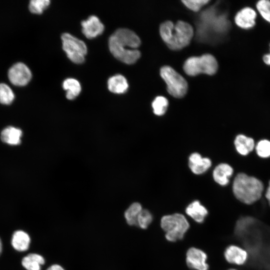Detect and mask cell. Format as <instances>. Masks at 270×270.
I'll use <instances>...</instances> for the list:
<instances>
[{
	"mask_svg": "<svg viewBox=\"0 0 270 270\" xmlns=\"http://www.w3.org/2000/svg\"><path fill=\"white\" fill-rule=\"evenodd\" d=\"M140 44L139 37L126 28L118 29L108 40L111 53L118 60L126 64H132L140 58V53L136 48Z\"/></svg>",
	"mask_w": 270,
	"mask_h": 270,
	"instance_id": "6da1fadb",
	"label": "cell"
},
{
	"mask_svg": "<svg viewBox=\"0 0 270 270\" xmlns=\"http://www.w3.org/2000/svg\"><path fill=\"white\" fill-rule=\"evenodd\" d=\"M162 40L172 50H178L188 46L194 34L192 26L183 21L174 24L170 21L162 23L160 28Z\"/></svg>",
	"mask_w": 270,
	"mask_h": 270,
	"instance_id": "7a4b0ae2",
	"label": "cell"
},
{
	"mask_svg": "<svg viewBox=\"0 0 270 270\" xmlns=\"http://www.w3.org/2000/svg\"><path fill=\"white\" fill-rule=\"evenodd\" d=\"M264 190L262 182L258 178L240 173L235 177L232 190L234 196L241 202L250 204L258 200Z\"/></svg>",
	"mask_w": 270,
	"mask_h": 270,
	"instance_id": "3957f363",
	"label": "cell"
},
{
	"mask_svg": "<svg viewBox=\"0 0 270 270\" xmlns=\"http://www.w3.org/2000/svg\"><path fill=\"white\" fill-rule=\"evenodd\" d=\"M160 226L166 240L172 242L182 239L190 226L185 216L178 213L164 216Z\"/></svg>",
	"mask_w": 270,
	"mask_h": 270,
	"instance_id": "277c9868",
	"label": "cell"
},
{
	"mask_svg": "<svg viewBox=\"0 0 270 270\" xmlns=\"http://www.w3.org/2000/svg\"><path fill=\"white\" fill-rule=\"evenodd\" d=\"M218 65L214 57L210 54L200 57H191L185 62L184 70L190 76H194L200 74L212 75L218 70Z\"/></svg>",
	"mask_w": 270,
	"mask_h": 270,
	"instance_id": "5b68a950",
	"label": "cell"
},
{
	"mask_svg": "<svg viewBox=\"0 0 270 270\" xmlns=\"http://www.w3.org/2000/svg\"><path fill=\"white\" fill-rule=\"evenodd\" d=\"M160 74L166 84L168 91L170 95L176 98H180L186 94L188 90V84L180 74L168 66L162 68Z\"/></svg>",
	"mask_w": 270,
	"mask_h": 270,
	"instance_id": "8992f818",
	"label": "cell"
},
{
	"mask_svg": "<svg viewBox=\"0 0 270 270\" xmlns=\"http://www.w3.org/2000/svg\"><path fill=\"white\" fill-rule=\"evenodd\" d=\"M62 48L68 58L75 64H82L84 60L87 48L84 42L68 33L61 36Z\"/></svg>",
	"mask_w": 270,
	"mask_h": 270,
	"instance_id": "52a82bcc",
	"label": "cell"
},
{
	"mask_svg": "<svg viewBox=\"0 0 270 270\" xmlns=\"http://www.w3.org/2000/svg\"><path fill=\"white\" fill-rule=\"evenodd\" d=\"M8 76L10 82L15 86L26 85L32 78V73L29 68L24 64L18 62L9 70Z\"/></svg>",
	"mask_w": 270,
	"mask_h": 270,
	"instance_id": "ba28073f",
	"label": "cell"
},
{
	"mask_svg": "<svg viewBox=\"0 0 270 270\" xmlns=\"http://www.w3.org/2000/svg\"><path fill=\"white\" fill-rule=\"evenodd\" d=\"M207 256L202 250L195 248H189L186 252V262L188 266L195 270H208Z\"/></svg>",
	"mask_w": 270,
	"mask_h": 270,
	"instance_id": "9c48e42d",
	"label": "cell"
},
{
	"mask_svg": "<svg viewBox=\"0 0 270 270\" xmlns=\"http://www.w3.org/2000/svg\"><path fill=\"white\" fill-rule=\"evenodd\" d=\"M257 15V12L254 9L245 7L237 12L234 17V22L240 28L250 30L256 26Z\"/></svg>",
	"mask_w": 270,
	"mask_h": 270,
	"instance_id": "30bf717a",
	"label": "cell"
},
{
	"mask_svg": "<svg viewBox=\"0 0 270 270\" xmlns=\"http://www.w3.org/2000/svg\"><path fill=\"white\" fill-rule=\"evenodd\" d=\"M82 32L88 38H93L100 35L104 30V26L99 18L95 16H90L81 23Z\"/></svg>",
	"mask_w": 270,
	"mask_h": 270,
	"instance_id": "8fae6325",
	"label": "cell"
},
{
	"mask_svg": "<svg viewBox=\"0 0 270 270\" xmlns=\"http://www.w3.org/2000/svg\"><path fill=\"white\" fill-rule=\"evenodd\" d=\"M188 166L192 172L196 174H200L206 172L212 165L210 159L202 158L200 154L194 152L188 159Z\"/></svg>",
	"mask_w": 270,
	"mask_h": 270,
	"instance_id": "7c38bea8",
	"label": "cell"
},
{
	"mask_svg": "<svg viewBox=\"0 0 270 270\" xmlns=\"http://www.w3.org/2000/svg\"><path fill=\"white\" fill-rule=\"evenodd\" d=\"M224 256L228 262L238 265L243 264L248 258V254L245 250L234 245L230 246L226 249Z\"/></svg>",
	"mask_w": 270,
	"mask_h": 270,
	"instance_id": "4fadbf2b",
	"label": "cell"
},
{
	"mask_svg": "<svg viewBox=\"0 0 270 270\" xmlns=\"http://www.w3.org/2000/svg\"><path fill=\"white\" fill-rule=\"evenodd\" d=\"M22 132V130L13 126H8L2 130L0 139L5 144L10 146H17L21 142Z\"/></svg>",
	"mask_w": 270,
	"mask_h": 270,
	"instance_id": "5bb4252c",
	"label": "cell"
},
{
	"mask_svg": "<svg viewBox=\"0 0 270 270\" xmlns=\"http://www.w3.org/2000/svg\"><path fill=\"white\" fill-rule=\"evenodd\" d=\"M233 168L228 164L222 163L218 164L213 171L214 181L220 186H224L229 182L230 178L233 174Z\"/></svg>",
	"mask_w": 270,
	"mask_h": 270,
	"instance_id": "9a60e30c",
	"label": "cell"
},
{
	"mask_svg": "<svg viewBox=\"0 0 270 270\" xmlns=\"http://www.w3.org/2000/svg\"><path fill=\"white\" fill-rule=\"evenodd\" d=\"M30 243V236L24 231L18 230L13 233L11 244L15 250L18 252L26 251L28 249Z\"/></svg>",
	"mask_w": 270,
	"mask_h": 270,
	"instance_id": "2e32d148",
	"label": "cell"
},
{
	"mask_svg": "<svg viewBox=\"0 0 270 270\" xmlns=\"http://www.w3.org/2000/svg\"><path fill=\"white\" fill-rule=\"evenodd\" d=\"M186 214L198 223L202 222L208 214L206 208L198 200L191 202L186 209Z\"/></svg>",
	"mask_w": 270,
	"mask_h": 270,
	"instance_id": "e0dca14e",
	"label": "cell"
},
{
	"mask_svg": "<svg viewBox=\"0 0 270 270\" xmlns=\"http://www.w3.org/2000/svg\"><path fill=\"white\" fill-rule=\"evenodd\" d=\"M237 152L242 156H246L254 148V140L243 134L238 135L234 141Z\"/></svg>",
	"mask_w": 270,
	"mask_h": 270,
	"instance_id": "ac0fdd59",
	"label": "cell"
},
{
	"mask_svg": "<svg viewBox=\"0 0 270 270\" xmlns=\"http://www.w3.org/2000/svg\"><path fill=\"white\" fill-rule=\"evenodd\" d=\"M45 263L44 258L36 253L29 254L22 260V264L26 270H41Z\"/></svg>",
	"mask_w": 270,
	"mask_h": 270,
	"instance_id": "d6986e66",
	"label": "cell"
},
{
	"mask_svg": "<svg viewBox=\"0 0 270 270\" xmlns=\"http://www.w3.org/2000/svg\"><path fill=\"white\" fill-rule=\"evenodd\" d=\"M108 90L115 94H123L128 87L126 78L122 75L116 74L110 78L108 82Z\"/></svg>",
	"mask_w": 270,
	"mask_h": 270,
	"instance_id": "ffe728a7",
	"label": "cell"
},
{
	"mask_svg": "<svg viewBox=\"0 0 270 270\" xmlns=\"http://www.w3.org/2000/svg\"><path fill=\"white\" fill-rule=\"evenodd\" d=\"M62 87L66 90V97L70 100L75 98L81 91V86L79 82L72 78L66 79L62 84Z\"/></svg>",
	"mask_w": 270,
	"mask_h": 270,
	"instance_id": "44dd1931",
	"label": "cell"
},
{
	"mask_svg": "<svg viewBox=\"0 0 270 270\" xmlns=\"http://www.w3.org/2000/svg\"><path fill=\"white\" fill-rule=\"evenodd\" d=\"M142 210L140 204L137 202L132 204L124 213L126 223L130 226H137L138 218Z\"/></svg>",
	"mask_w": 270,
	"mask_h": 270,
	"instance_id": "7402d4cb",
	"label": "cell"
},
{
	"mask_svg": "<svg viewBox=\"0 0 270 270\" xmlns=\"http://www.w3.org/2000/svg\"><path fill=\"white\" fill-rule=\"evenodd\" d=\"M168 105V102L166 98L157 96L152 102L154 113L158 116L164 115L167 110Z\"/></svg>",
	"mask_w": 270,
	"mask_h": 270,
	"instance_id": "603a6c76",
	"label": "cell"
},
{
	"mask_svg": "<svg viewBox=\"0 0 270 270\" xmlns=\"http://www.w3.org/2000/svg\"><path fill=\"white\" fill-rule=\"evenodd\" d=\"M256 11L267 22L270 24V0H260L256 4Z\"/></svg>",
	"mask_w": 270,
	"mask_h": 270,
	"instance_id": "cb8c5ba5",
	"label": "cell"
},
{
	"mask_svg": "<svg viewBox=\"0 0 270 270\" xmlns=\"http://www.w3.org/2000/svg\"><path fill=\"white\" fill-rule=\"evenodd\" d=\"M14 98V95L11 88L5 84H0V103L10 104Z\"/></svg>",
	"mask_w": 270,
	"mask_h": 270,
	"instance_id": "d4e9b609",
	"label": "cell"
},
{
	"mask_svg": "<svg viewBox=\"0 0 270 270\" xmlns=\"http://www.w3.org/2000/svg\"><path fill=\"white\" fill-rule=\"evenodd\" d=\"M152 220V216L150 211L142 209L138 216L137 226L142 229H146Z\"/></svg>",
	"mask_w": 270,
	"mask_h": 270,
	"instance_id": "484cf974",
	"label": "cell"
},
{
	"mask_svg": "<svg viewBox=\"0 0 270 270\" xmlns=\"http://www.w3.org/2000/svg\"><path fill=\"white\" fill-rule=\"evenodd\" d=\"M49 0H32L29 5V10L31 12L40 14L50 4Z\"/></svg>",
	"mask_w": 270,
	"mask_h": 270,
	"instance_id": "4316f807",
	"label": "cell"
},
{
	"mask_svg": "<svg viewBox=\"0 0 270 270\" xmlns=\"http://www.w3.org/2000/svg\"><path fill=\"white\" fill-rule=\"evenodd\" d=\"M258 155L263 158L270 156V141L263 140L260 141L256 146Z\"/></svg>",
	"mask_w": 270,
	"mask_h": 270,
	"instance_id": "83f0119b",
	"label": "cell"
},
{
	"mask_svg": "<svg viewBox=\"0 0 270 270\" xmlns=\"http://www.w3.org/2000/svg\"><path fill=\"white\" fill-rule=\"evenodd\" d=\"M184 4L192 10L197 12L200 8L209 2L208 0H182Z\"/></svg>",
	"mask_w": 270,
	"mask_h": 270,
	"instance_id": "f1b7e54d",
	"label": "cell"
},
{
	"mask_svg": "<svg viewBox=\"0 0 270 270\" xmlns=\"http://www.w3.org/2000/svg\"><path fill=\"white\" fill-rule=\"evenodd\" d=\"M46 270H66L61 265L59 264H53L50 266Z\"/></svg>",
	"mask_w": 270,
	"mask_h": 270,
	"instance_id": "f546056e",
	"label": "cell"
},
{
	"mask_svg": "<svg viewBox=\"0 0 270 270\" xmlns=\"http://www.w3.org/2000/svg\"><path fill=\"white\" fill-rule=\"evenodd\" d=\"M262 60L264 64L270 66V54H266L262 56Z\"/></svg>",
	"mask_w": 270,
	"mask_h": 270,
	"instance_id": "4dcf8cb0",
	"label": "cell"
},
{
	"mask_svg": "<svg viewBox=\"0 0 270 270\" xmlns=\"http://www.w3.org/2000/svg\"><path fill=\"white\" fill-rule=\"evenodd\" d=\"M265 196L266 198L268 201V203L270 206V181L269 182V186L266 190Z\"/></svg>",
	"mask_w": 270,
	"mask_h": 270,
	"instance_id": "1f68e13d",
	"label": "cell"
},
{
	"mask_svg": "<svg viewBox=\"0 0 270 270\" xmlns=\"http://www.w3.org/2000/svg\"><path fill=\"white\" fill-rule=\"evenodd\" d=\"M2 240L0 238V255L2 252Z\"/></svg>",
	"mask_w": 270,
	"mask_h": 270,
	"instance_id": "d6a6232c",
	"label": "cell"
},
{
	"mask_svg": "<svg viewBox=\"0 0 270 270\" xmlns=\"http://www.w3.org/2000/svg\"><path fill=\"white\" fill-rule=\"evenodd\" d=\"M229 270H234V269H230Z\"/></svg>",
	"mask_w": 270,
	"mask_h": 270,
	"instance_id": "836d02e7",
	"label": "cell"
},
{
	"mask_svg": "<svg viewBox=\"0 0 270 270\" xmlns=\"http://www.w3.org/2000/svg\"></svg>",
	"mask_w": 270,
	"mask_h": 270,
	"instance_id": "e575fe53",
	"label": "cell"
},
{
	"mask_svg": "<svg viewBox=\"0 0 270 270\" xmlns=\"http://www.w3.org/2000/svg\"><path fill=\"white\" fill-rule=\"evenodd\" d=\"M269 46H270V43Z\"/></svg>",
	"mask_w": 270,
	"mask_h": 270,
	"instance_id": "d590c367",
	"label": "cell"
}]
</instances>
